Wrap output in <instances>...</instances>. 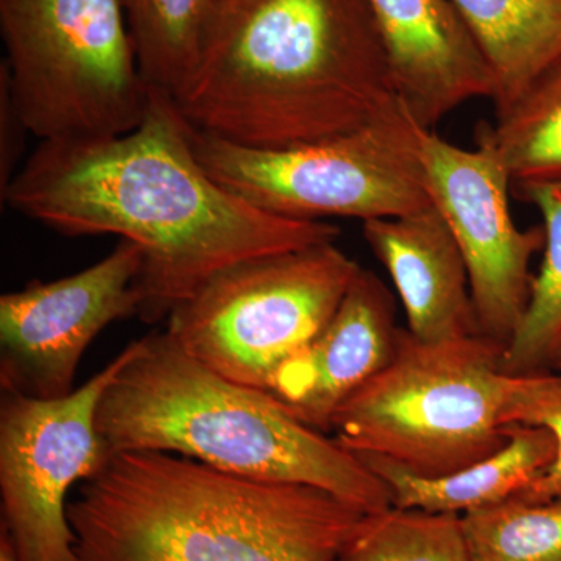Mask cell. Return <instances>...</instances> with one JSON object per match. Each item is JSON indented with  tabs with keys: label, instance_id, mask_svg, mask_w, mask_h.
Instances as JSON below:
<instances>
[{
	"label": "cell",
	"instance_id": "3",
	"mask_svg": "<svg viewBox=\"0 0 561 561\" xmlns=\"http://www.w3.org/2000/svg\"><path fill=\"white\" fill-rule=\"evenodd\" d=\"M367 515L160 451L114 453L68 504L77 561H335Z\"/></svg>",
	"mask_w": 561,
	"mask_h": 561
},
{
	"label": "cell",
	"instance_id": "22",
	"mask_svg": "<svg viewBox=\"0 0 561 561\" xmlns=\"http://www.w3.org/2000/svg\"><path fill=\"white\" fill-rule=\"evenodd\" d=\"M502 424L545 427L557 442V457L540 478L519 491L515 497L529 502H546L561 494V371L535 375H507ZM513 497V496H512Z\"/></svg>",
	"mask_w": 561,
	"mask_h": 561
},
{
	"label": "cell",
	"instance_id": "14",
	"mask_svg": "<svg viewBox=\"0 0 561 561\" xmlns=\"http://www.w3.org/2000/svg\"><path fill=\"white\" fill-rule=\"evenodd\" d=\"M364 238L390 273L409 332L438 343L482 335L463 254L435 206L364 221Z\"/></svg>",
	"mask_w": 561,
	"mask_h": 561
},
{
	"label": "cell",
	"instance_id": "19",
	"mask_svg": "<svg viewBox=\"0 0 561 561\" xmlns=\"http://www.w3.org/2000/svg\"><path fill=\"white\" fill-rule=\"evenodd\" d=\"M512 190L540 210L546 232L545 261L531 280L529 306L502 357L505 375L524 376L552 370L561 337V180L512 184Z\"/></svg>",
	"mask_w": 561,
	"mask_h": 561
},
{
	"label": "cell",
	"instance_id": "18",
	"mask_svg": "<svg viewBox=\"0 0 561 561\" xmlns=\"http://www.w3.org/2000/svg\"><path fill=\"white\" fill-rule=\"evenodd\" d=\"M476 140L500 157L512 184L561 180V57L493 125H479Z\"/></svg>",
	"mask_w": 561,
	"mask_h": 561
},
{
	"label": "cell",
	"instance_id": "1",
	"mask_svg": "<svg viewBox=\"0 0 561 561\" xmlns=\"http://www.w3.org/2000/svg\"><path fill=\"white\" fill-rule=\"evenodd\" d=\"M190 130L171 95L151 88L135 130L41 140L0 198L70 238L116 234L139 245L147 323L168 319L230 265L339 238L334 225L275 216L225 190L195 158Z\"/></svg>",
	"mask_w": 561,
	"mask_h": 561
},
{
	"label": "cell",
	"instance_id": "24",
	"mask_svg": "<svg viewBox=\"0 0 561 561\" xmlns=\"http://www.w3.org/2000/svg\"><path fill=\"white\" fill-rule=\"evenodd\" d=\"M0 561H20L13 551V546H11L9 538L3 534L2 538H0Z\"/></svg>",
	"mask_w": 561,
	"mask_h": 561
},
{
	"label": "cell",
	"instance_id": "13",
	"mask_svg": "<svg viewBox=\"0 0 561 561\" xmlns=\"http://www.w3.org/2000/svg\"><path fill=\"white\" fill-rule=\"evenodd\" d=\"M394 313L390 290L360 268L327 327L279 368L272 397L313 430L331 432L343 402L393 359Z\"/></svg>",
	"mask_w": 561,
	"mask_h": 561
},
{
	"label": "cell",
	"instance_id": "5",
	"mask_svg": "<svg viewBox=\"0 0 561 561\" xmlns=\"http://www.w3.org/2000/svg\"><path fill=\"white\" fill-rule=\"evenodd\" d=\"M504 351L485 335L427 343L400 328L390 364L335 412V440L423 478L485 460L508 442Z\"/></svg>",
	"mask_w": 561,
	"mask_h": 561
},
{
	"label": "cell",
	"instance_id": "4",
	"mask_svg": "<svg viewBox=\"0 0 561 561\" xmlns=\"http://www.w3.org/2000/svg\"><path fill=\"white\" fill-rule=\"evenodd\" d=\"M122 356L95 415L111 453L180 454L247 478L306 483L368 515L393 507L386 483L356 454L268 391L210 370L168 332L133 342Z\"/></svg>",
	"mask_w": 561,
	"mask_h": 561
},
{
	"label": "cell",
	"instance_id": "9",
	"mask_svg": "<svg viewBox=\"0 0 561 561\" xmlns=\"http://www.w3.org/2000/svg\"><path fill=\"white\" fill-rule=\"evenodd\" d=\"M122 353L69 394L38 400L2 390L0 497L2 534L20 561H77L69 490L90 481L113 456L95 415Z\"/></svg>",
	"mask_w": 561,
	"mask_h": 561
},
{
	"label": "cell",
	"instance_id": "12",
	"mask_svg": "<svg viewBox=\"0 0 561 561\" xmlns=\"http://www.w3.org/2000/svg\"><path fill=\"white\" fill-rule=\"evenodd\" d=\"M394 94L424 130L472 99L496 98L485 55L451 0H370Z\"/></svg>",
	"mask_w": 561,
	"mask_h": 561
},
{
	"label": "cell",
	"instance_id": "20",
	"mask_svg": "<svg viewBox=\"0 0 561 561\" xmlns=\"http://www.w3.org/2000/svg\"><path fill=\"white\" fill-rule=\"evenodd\" d=\"M335 561H471L459 513L391 507L362 519Z\"/></svg>",
	"mask_w": 561,
	"mask_h": 561
},
{
	"label": "cell",
	"instance_id": "21",
	"mask_svg": "<svg viewBox=\"0 0 561 561\" xmlns=\"http://www.w3.org/2000/svg\"><path fill=\"white\" fill-rule=\"evenodd\" d=\"M461 522L471 561H561V494L546 502L508 497Z\"/></svg>",
	"mask_w": 561,
	"mask_h": 561
},
{
	"label": "cell",
	"instance_id": "11",
	"mask_svg": "<svg viewBox=\"0 0 561 561\" xmlns=\"http://www.w3.org/2000/svg\"><path fill=\"white\" fill-rule=\"evenodd\" d=\"M144 253L121 239L76 275L0 297V386L38 400L73 391L84 351L113 321L138 316Z\"/></svg>",
	"mask_w": 561,
	"mask_h": 561
},
{
	"label": "cell",
	"instance_id": "16",
	"mask_svg": "<svg viewBox=\"0 0 561 561\" xmlns=\"http://www.w3.org/2000/svg\"><path fill=\"white\" fill-rule=\"evenodd\" d=\"M485 55L494 108L512 105L561 57V0H451Z\"/></svg>",
	"mask_w": 561,
	"mask_h": 561
},
{
	"label": "cell",
	"instance_id": "6",
	"mask_svg": "<svg viewBox=\"0 0 561 561\" xmlns=\"http://www.w3.org/2000/svg\"><path fill=\"white\" fill-rule=\"evenodd\" d=\"M0 33L14 105L39 140L114 138L146 117L119 0H0Z\"/></svg>",
	"mask_w": 561,
	"mask_h": 561
},
{
	"label": "cell",
	"instance_id": "23",
	"mask_svg": "<svg viewBox=\"0 0 561 561\" xmlns=\"http://www.w3.org/2000/svg\"><path fill=\"white\" fill-rule=\"evenodd\" d=\"M25 133L31 131L25 127L20 111L14 105L9 79L0 70V195L5 192L21 169Z\"/></svg>",
	"mask_w": 561,
	"mask_h": 561
},
{
	"label": "cell",
	"instance_id": "2",
	"mask_svg": "<svg viewBox=\"0 0 561 561\" xmlns=\"http://www.w3.org/2000/svg\"><path fill=\"white\" fill-rule=\"evenodd\" d=\"M173 101L197 130L254 149L346 135L400 105L370 0H227Z\"/></svg>",
	"mask_w": 561,
	"mask_h": 561
},
{
	"label": "cell",
	"instance_id": "8",
	"mask_svg": "<svg viewBox=\"0 0 561 561\" xmlns=\"http://www.w3.org/2000/svg\"><path fill=\"white\" fill-rule=\"evenodd\" d=\"M360 268L334 242L250 257L176 306L165 332L210 370L271 393L279 368L327 327Z\"/></svg>",
	"mask_w": 561,
	"mask_h": 561
},
{
	"label": "cell",
	"instance_id": "10",
	"mask_svg": "<svg viewBox=\"0 0 561 561\" xmlns=\"http://www.w3.org/2000/svg\"><path fill=\"white\" fill-rule=\"evenodd\" d=\"M421 161L432 206L463 254L479 330L507 346L529 306V265L545 249V227L516 228L508 208L511 173L490 147L465 150L424 130Z\"/></svg>",
	"mask_w": 561,
	"mask_h": 561
},
{
	"label": "cell",
	"instance_id": "7",
	"mask_svg": "<svg viewBox=\"0 0 561 561\" xmlns=\"http://www.w3.org/2000/svg\"><path fill=\"white\" fill-rule=\"evenodd\" d=\"M421 128L404 106L360 130L287 149H254L192 127L195 158L225 190L291 220L391 219L431 206Z\"/></svg>",
	"mask_w": 561,
	"mask_h": 561
},
{
	"label": "cell",
	"instance_id": "15",
	"mask_svg": "<svg viewBox=\"0 0 561 561\" xmlns=\"http://www.w3.org/2000/svg\"><path fill=\"white\" fill-rule=\"evenodd\" d=\"M501 451L443 478H423L375 454L357 457L390 490L391 505L431 513L476 511L515 496L548 470L557 457L556 437L545 427L507 426Z\"/></svg>",
	"mask_w": 561,
	"mask_h": 561
},
{
	"label": "cell",
	"instance_id": "25",
	"mask_svg": "<svg viewBox=\"0 0 561 561\" xmlns=\"http://www.w3.org/2000/svg\"><path fill=\"white\" fill-rule=\"evenodd\" d=\"M552 370L561 371V337L559 343H557L556 351H553Z\"/></svg>",
	"mask_w": 561,
	"mask_h": 561
},
{
	"label": "cell",
	"instance_id": "17",
	"mask_svg": "<svg viewBox=\"0 0 561 561\" xmlns=\"http://www.w3.org/2000/svg\"><path fill=\"white\" fill-rule=\"evenodd\" d=\"M146 83L175 99L201 65L227 0H119Z\"/></svg>",
	"mask_w": 561,
	"mask_h": 561
}]
</instances>
